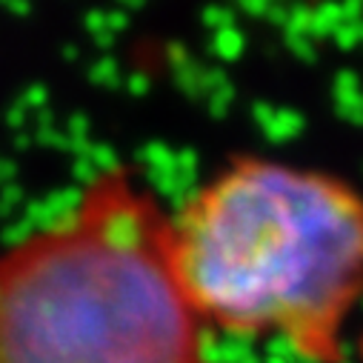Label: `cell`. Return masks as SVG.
Returning a JSON list of instances; mask_svg holds the SVG:
<instances>
[{"mask_svg":"<svg viewBox=\"0 0 363 363\" xmlns=\"http://www.w3.org/2000/svg\"><path fill=\"white\" fill-rule=\"evenodd\" d=\"M177 275L203 323L343 363L363 306V189L312 166L232 155L172 212Z\"/></svg>","mask_w":363,"mask_h":363,"instance_id":"6da1fadb","label":"cell"},{"mask_svg":"<svg viewBox=\"0 0 363 363\" xmlns=\"http://www.w3.org/2000/svg\"><path fill=\"white\" fill-rule=\"evenodd\" d=\"M172 252V212L129 166L0 249V363H220Z\"/></svg>","mask_w":363,"mask_h":363,"instance_id":"7a4b0ae2","label":"cell"}]
</instances>
